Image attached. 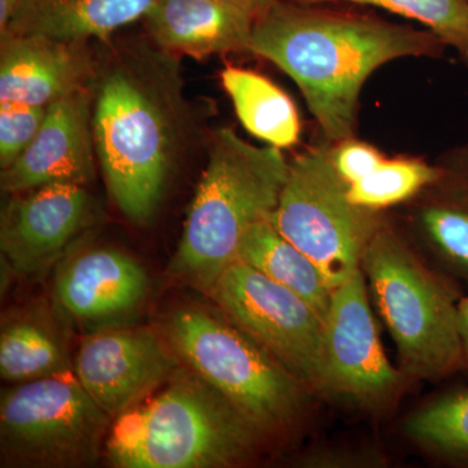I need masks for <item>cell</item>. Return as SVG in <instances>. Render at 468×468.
Masks as SVG:
<instances>
[{
	"mask_svg": "<svg viewBox=\"0 0 468 468\" xmlns=\"http://www.w3.org/2000/svg\"><path fill=\"white\" fill-rule=\"evenodd\" d=\"M369 297L410 381H440L461 372V282L415 248L388 218L360 260Z\"/></svg>",
	"mask_w": 468,
	"mask_h": 468,
	"instance_id": "obj_4",
	"label": "cell"
},
{
	"mask_svg": "<svg viewBox=\"0 0 468 468\" xmlns=\"http://www.w3.org/2000/svg\"><path fill=\"white\" fill-rule=\"evenodd\" d=\"M237 261L297 292L325 319L334 289L315 261L286 239L271 218L250 228L243 239Z\"/></svg>",
	"mask_w": 468,
	"mask_h": 468,
	"instance_id": "obj_19",
	"label": "cell"
},
{
	"mask_svg": "<svg viewBox=\"0 0 468 468\" xmlns=\"http://www.w3.org/2000/svg\"><path fill=\"white\" fill-rule=\"evenodd\" d=\"M165 335L178 359L264 435L291 427L306 409L310 390L223 311L176 310Z\"/></svg>",
	"mask_w": 468,
	"mask_h": 468,
	"instance_id": "obj_6",
	"label": "cell"
},
{
	"mask_svg": "<svg viewBox=\"0 0 468 468\" xmlns=\"http://www.w3.org/2000/svg\"><path fill=\"white\" fill-rule=\"evenodd\" d=\"M149 288L144 267L115 248H91L66 261L55 282V297L81 323L111 322L140 306Z\"/></svg>",
	"mask_w": 468,
	"mask_h": 468,
	"instance_id": "obj_16",
	"label": "cell"
},
{
	"mask_svg": "<svg viewBox=\"0 0 468 468\" xmlns=\"http://www.w3.org/2000/svg\"><path fill=\"white\" fill-rule=\"evenodd\" d=\"M48 107L0 101V168L5 169L24 153L41 129Z\"/></svg>",
	"mask_w": 468,
	"mask_h": 468,
	"instance_id": "obj_25",
	"label": "cell"
},
{
	"mask_svg": "<svg viewBox=\"0 0 468 468\" xmlns=\"http://www.w3.org/2000/svg\"><path fill=\"white\" fill-rule=\"evenodd\" d=\"M460 335L462 347V367L468 378V294H464L460 302Z\"/></svg>",
	"mask_w": 468,
	"mask_h": 468,
	"instance_id": "obj_29",
	"label": "cell"
},
{
	"mask_svg": "<svg viewBox=\"0 0 468 468\" xmlns=\"http://www.w3.org/2000/svg\"><path fill=\"white\" fill-rule=\"evenodd\" d=\"M439 163L419 158H385L374 172L349 185L347 196L354 205L374 211L403 206L436 180Z\"/></svg>",
	"mask_w": 468,
	"mask_h": 468,
	"instance_id": "obj_23",
	"label": "cell"
},
{
	"mask_svg": "<svg viewBox=\"0 0 468 468\" xmlns=\"http://www.w3.org/2000/svg\"><path fill=\"white\" fill-rule=\"evenodd\" d=\"M403 435L419 449L449 466L468 468V387L436 394L410 412Z\"/></svg>",
	"mask_w": 468,
	"mask_h": 468,
	"instance_id": "obj_21",
	"label": "cell"
},
{
	"mask_svg": "<svg viewBox=\"0 0 468 468\" xmlns=\"http://www.w3.org/2000/svg\"><path fill=\"white\" fill-rule=\"evenodd\" d=\"M408 383L385 354L367 279L359 267L332 295L324 319L318 394L374 414L392 408Z\"/></svg>",
	"mask_w": 468,
	"mask_h": 468,
	"instance_id": "obj_9",
	"label": "cell"
},
{
	"mask_svg": "<svg viewBox=\"0 0 468 468\" xmlns=\"http://www.w3.org/2000/svg\"><path fill=\"white\" fill-rule=\"evenodd\" d=\"M441 39L365 15L277 0L254 21L250 51L298 85L323 141L356 137L359 98L369 76L402 58H440Z\"/></svg>",
	"mask_w": 468,
	"mask_h": 468,
	"instance_id": "obj_1",
	"label": "cell"
},
{
	"mask_svg": "<svg viewBox=\"0 0 468 468\" xmlns=\"http://www.w3.org/2000/svg\"><path fill=\"white\" fill-rule=\"evenodd\" d=\"M95 159L90 86L48 106L33 143L14 165L2 169L0 186L8 194L51 184L86 186L94 180Z\"/></svg>",
	"mask_w": 468,
	"mask_h": 468,
	"instance_id": "obj_13",
	"label": "cell"
},
{
	"mask_svg": "<svg viewBox=\"0 0 468 468\" xmlns=\"http://www.w3.org/2000/svg\"><path fill=\"white\" fill-rule=\"evenodd\" d=\"M289 165L282 149L254 146L229 128L215 132L172 275L207 292L239 260L250 228L272 217Z\"/></svg>",
	"mask_w": 468,
	"mask_h": 468,
	"instance_id": "obj_5",
	"label": "cell"
},
{
	"mask_svg": "<svg viewBox=\"0 0 468 468\" xmlns=\"http://www.w3.org/2000/svg\"><path fill=\"white\" fill-rule=\"evenodd\" d=\"M12 196L3 209L0 249L21 275L45 272L97 220V203L84 185H45Z\"/></svg>",
	"mask_w": 468,
	"mask_h": 468,
	"instance_id": "obj_12",
	"label": "cell"
},
{
	"mask_svg": "<svg viewBox=\"0 0 468 468\" xmlns=\"http://www.w3.org/2000/svg\"><path fill=\"white\" fill-rule=\"evenodd\" d=\"M69 371L63 345L48 326L20 319L3 326L0 335V377L27 383Z\"/></svg>",
	"mask_w": 468,
	"mask_h": 468,
	"instance_id": "obj_22",
	"label": "cell"
},
{
	"mask_svg": "<svg viewBox=\"0 0 468 468\" xmlns=\"http://www.w3.org/2000/svg\"><path fill=\"white\" fill-rule=\"evenodd\" d=\"M183 81L175 61L144 45L111 55L92 85V134L107 189L129 220L149 223L185 137Z\"/></svg>",
	"mask_w": 468,
	"mask_h": 468,
	"instance_id": "obj_2",
	"label": "cell"
},
{
	"mask_svg": "<svg viewBox=\"0 0 468 468\" xmlns=\"http://www.w3.org/2000/svg\"><path fill=\"white\" fill-rule=\"evenodd\" d=\"M112 419L69 371L17 384L0 399V441L8 463L77 467L92 463Z\"/></svg>",
	"mask_w": 468,
	"mask_h": 468,
	"instance_id": "obj_8",
	"label": "cell"
},
{
	"mask_svg": "<svg viewBox=\"0 0 468 468\" xmlns=\"http://www.w3.org/2000/svg\"><path fill=\"white\" fill-rule=\"evenodd\" d=\"M224 5H229L237 11L242 12L252 21L266 14L268 9L272 7L277 0H220Z\"/></svg>",
	"mask_w": 468,
	"mask_h": 468,
	"instance_id": "obj_28",
	"label": "cell"
},
{
	"mask_svg": "<svg viewBox=\"0 0 468 468\" xmlns=\"http://www.w3.org/2000/svg\"><path fill=\"white\" fill-rule=\"evenodd\" d=\"M206 294L310 392H319L324 319L309 302L241 261Z\"/></svg>",
	"mask_w": 468,
	"mask_h": 468,
	"instance_id": "obj_10",
	"label": "cell"
},
{
	"mask_svg": "<svg viewBox=\"0 0 468 468\" xmlns=\"http://www.w3.org/2000/svg\"><path fill=\"white\" fill-rule=\"evenodd\" d=\"M264 436L207 381L178 368L112 420L104 446L120 468H218L248 460Z\"/></svg>",
	"mask_w": 468,
	"mask_h": 468,
	"instance_id": "obj_3",
	"label": "cell"
},
{
	"mask_svg": "<svg viewBox=\"0 0 468 468\" xmlns=\"http://www.w3.org/2000/svg\"><path fill=\"white\" fill-rule=\"evenodd\" d=\"M144 21L167 52L203 58L250 51L254 21L220 0H156Z\"/></svg>",
	"mask_w": 468,
	"mask_h": 468,
	"instance_id": "obj_17",
	"label": "cell"
},
{
	"mask_svg": "<svg viewBox=\"0 0 468 468\" xmlns=\"http://www.w3.org/2000/svg\"><path fill=\"white\" fill-rule=\"evenodd\" d=\"M220 79L249 133L282 150L300 141V116L291 98L279 86L267 77L242 68L228 67Z\"/></svg>",
	"mask_w": 468,
	"mask_h": 468,
	"instance_id": "obj_20",
	"label": "cell"
},
{
	"mask_svg": "<svg viewBox=\"0 0 468 468\" xmlns=\"http://www.w3.org/2000/svg\"><path fill=\"white\" fill-rule=\"evenodd\" d=\"M306 5L332 3L369 5L417 21L457 51L468 66V0H292Z\"/></svg>",
	"mask_w": 468,
	"mask_h": 468,
	"instance_id": "obj_24",
	"label": "cell"
},
{
	"mask_svg": "<svg viewBox=\"0 0 468 468\" xmlns=\"http://www.w3.org/2000/svg\"><path fill=\"white\" fill-rule=\"evenodd\" d=\"M441 172L403 205V232L433 266L468 285V144L437 160Z\"/></svg>",
	"mask_w": 468,
	"mask_h": 468,
	"instance_id": "obj_14",
	"label": "cell"
},
{
	"mask_svg": "<svg viewBox=\"0 0 468 468\" xmlns=\"http://www.w3.org/2000/svg\"><path fill=\"white\" fill-rule=\"evenodd\" d=\"M304 466L319 468L381 467L387 463L383 454L374 451H346V449H318L310 452Z\"/></svg>",
	"mask_w": 468,
	"mask_h": 468,
	"instance_id": "obj_27",
	"label": "cell"
},
{
	"mask_svg": "<svg viewBox=\"0 0 468 468\" xmlns=\"http://www.w3.org/2000/svg\"><path fill=\"white\" fill-rule=\"evenodd\" d=\"M326 144V143H325ZM329 156L337 174L347 185L362 180L383 163L385 156L372 144L362 143L356 137L328 144Z\"/></svg>",
	"mask_w": 468,
	"mask_h": 468,
	"instance_id": "obj_26",
	"label": "cell"
},
{
	"mask_svg": "<svg viewBox=\"0 0 468 468\" xmlns=\"http://www.w3.org/2000/svg\"><path fill=\"white\" fill-rule=\"evenodd\" d=\"M168 341L149 329H106L82 341L75 375L112 420L159 389L178 369Z\"/></svg>",
	"mask_w": 468,
	"mask_h": 468,
	"instance_id": "obj_11",
	"label": "cell"
},
{
	"mask_svg": "<svg viewBox=\"0 0 468 468\" xmlns=\"http://www.w3.org/2000/svg\"><path fill=\"white\" fill-rule=\"evenodd\" d=\"M20 3L21 0H0V36L7 32Z\"/></svg>",
	"mask_w": 468,
	"mask_h": 468,
	"instance_id": "obj_30",
	"label": "cell"
},
{
	"mask_svg": "<svg viewBox=\"0 0 468 468\" xmlns=\"http://www.w3.org/2000/svg\"><path fill=\"white\" fill-rule=\"evenodd\" d=\"M0 38V101L48 107L94 84L98 67L89 42L41 34Z\"/></svg>",
	"mask_w": 468,
	"mask_h": 468,
	"instance_id": "obj_15",
	"label": "cell"
},
{
	"mask_svg": "<svg viewBox=\"0 0 468 468\" xmlns=\"http://www.w3.org/2000/svg\"><path fill=\"white\" fill-rule=\"evenodd\" d=\"M347 187L328 144L310 147L291 160L271 217L276 229L315 261L334 291L358 270L368 242L389 218L388 212L354 205Z\"/></svg>",
	"mask_w": 468,
	"mask_h": 468,
	"instance_id": "obj_7",
	"label": "cell"
},
{
	"mask_svg": "<svg viewBox=\"0 0 468 468\" xmlns=\"http://www.w3.org/2000/svg\"><path fill=\"white\" fill-rule=\"evenodd\" d=\"M155 3L156 0H21L5 34H41L73 42L109 38L122 27L140 18L144 20Z\"/></svg>",
	"mask_w": 468,
	"mask_h": 468,
	"instance_id": "obj_18",
	"label": "cell"
}]
</instances>
